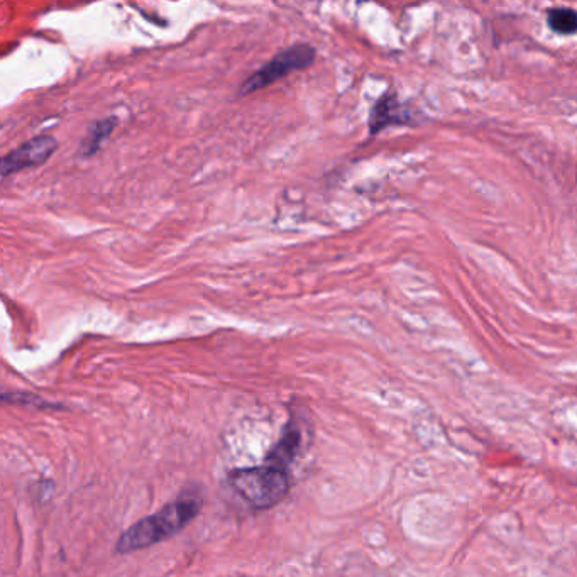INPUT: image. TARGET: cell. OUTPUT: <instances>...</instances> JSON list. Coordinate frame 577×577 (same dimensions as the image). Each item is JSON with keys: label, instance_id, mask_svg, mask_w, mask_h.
Returning <instances> with one entry per match:
<instances>
[{"label": "cell", "instance_id": "cell-6", "mask_svg": "<svg viewBox=\"0 0 577 577\" xmlns=\"http://www.w3.org/2000/svg\"><path fill=\"white\" fill-rule=\"evenodd\" d=\"M405 121H408L407 109H403V105L398 102L395 95H383L371 110L369 131L371 134H376L386 126L405 124Z\"/></svg>", "mask_w": 577, "mask_h": 577}, {"label": "cell", "instance_id": "cell-5", "mask_svg": "<svg viewBox=\"0 0 577 577\" xmlns=\"http://www.w3.org/2000/svg\"><path fill=\"white\" fill-rule=\"evenodd\" d=\"M302 449V430L297 424H288L283 430L280 440L276 446L271 449L270 454L266 457V464L276 466L280 469H288V466L297 459L298 452Z\"/></svg>", "mask_w": 577, "mask_h": 577}, {"label": "cell", "instance_id": "cell-2", "mask_svg": "<svg viewBox=\"0 0 577 577\" xmlns=\"http://www.w3.org/2000/svg\"><path fill=\"white\" fill-rule=\"evenodd\" d=\"M229 484L242 500L259 510L278 505L290 491L288 473L271 464L259 468L236 469L229 474Z\"/></svg>", "mask_w": 577, "mask_h": 577}, {"label": "cell", "instance_id": "cell-8", "mask_svg": "<svg viewBox=\"0 0 577 577\" xmlns=\"http://www.w3.org/2000/svg\"><path fill=\"white\" fill-rule=\"evenodd\" d=\"M547 22L556 33L574 34L577 31V12L567 7H556L547 12Z\"/></svg>", "mask_w": 577, "mask_h": 577}, {"label": "cell", "instance_id": "cell-3", "mask_svg": "<svg viewBox=\"0 0 577 577\" xmlns=\"http://www.w3.org/2000/svg\"><path fill=\"white\" fill-rule=\"evenodd\" d=\"M315 61V48L308 43H297L281 50L275 58L264 63L259 70L246 78L239 88V95L253 94L261 88L273 85L281 78L288 77L290 73L303 70Z\"/></svg>", "mask_w": 577, "mask_h": 577}, {"label": "cell", "instance_id": "cell-7", "mask_svg": "<svg viewBox=\"0 0 577 577\" xmlns=\"http://www.w3.org/2000/svg\"><path fill=\"white\" fill-rule=\"evenodd\" d=\"M116 126V117H107V119H100V121L95 122L94 126L90 127L87 138L83 139L82 146H80V154L83 158H90L95 153H99L100 146L110 138V134L114 132Z\"/></svg>", "mask_w": 577, "mask_h": 577}, {"label": "cell", "instance_id": "cell-4", "mask_svg": "<svg viewBox=\"0 0 577 577\" xmlns=\"http://www.w3.org/2000/svg\"><path fill=\"white\" fill-rule=\"evenodd\" d=\"M56 149L58 141L53 136H36L29 139L28 143L21 144L19 148L2 158L0 175L6 180L19 171L44 165L55 154Z\"/></svg>", "mask_w": 577, "mask_h": 577}, {"label": "cell", "instance_id": "cell-1", "mask_svg": "<svg viewBox=\"0 0 577 577\" xmlns=\"http://www.w3.org/2000/svg\"><path fill=\"white\" fill-rule=\"evenodd\" d=\"M198 512L200 503L192 498L173 501L161 508L160 512L153 513L127 528L117 542V552L129 554L160 544L187 527L188 523L197 517Z\"/></svg>", "mask_w": 577, "mask_h": 577}]
</instances>
